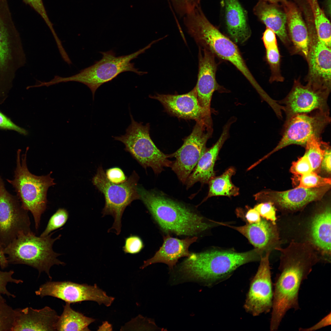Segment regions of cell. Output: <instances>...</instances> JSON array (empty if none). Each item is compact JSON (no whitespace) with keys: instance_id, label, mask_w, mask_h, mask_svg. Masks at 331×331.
<instances>
[{"instance_id":"6da1fadb","label":"cell","mask_w":331,"mask_h":331,"mask_svg":"<svg viewBox=\"0 0 331 331\" xmlns=\"http://www.w3.org/2000/svg\"><path fill=\"white\" fill-rule=\"evenodd\" d=\"M304 244L292 243L283 250L276 278L270 321L271 331L278 329L291 309H299V294L302 283L311 271L318 259Z\"/></svg>"},{"instance_id":"7a4b0ae2","label":"cell","mask_w":331,"mask_h":331,"mask_svg":"<svg viewBox=\"0 0 331 331\" xmlns=\"http://www.w3.org/2000/svg\"><path fill=\"white\" fill-rule=\"evenodd\" d=\"M137 191L139 199L166 233L194 236L211 227L202 216L162 192L147 190L140 185H138Z\"/></svg>"},{"instance_id":"3957f363","label":"cell","mask_w":331,"mask_h":331,"mask_svg":"<svg viewBox=\"0 0 331 331\" xmlns=\"http://www.w3.org/2000/svg\"><path fill=\"white\" fill-rule=\"evenodd\" d=\"M263 252L255 248L242 253L216 250L191 253L180 264L178 271L184 279L215 283L228 277L239 266L260 260Z\"/></svg>"},{"instance_id":"277c9868","label":"cell","mask_w":331,"mask_h":331,"mask_svg":"<svg viewBox=\"0 0 331 331\" xmlns=\"http://www.w3.org/2000/svg\"><path fill=\"white\" fill-rule=\"evenodd\" d=\"M184 23L188 34L199 47L233 64L254 88L260 87L248 68L237 46L207 19L200 5L187 14Z\"/></svg>"},{"instance_id":"5b68a950","label":"cell","mask_w":331,"mask_h":331,"mask_svg":"<svg viewBox=\"0 0 331 331\" xmlns=\"http://www.w3.org/2000/svg\"><path fill=\"white\" fill-rule=\"evenodd\" d=\"M156 43L151 42L144 48L128 55L117 56L112 50L100 52L102 58L92 65L80 70L78 73L67 77L55 76L50 81L52 85L61 82H75L86 85L92 92L93 99L97 89L105 83L111 81L120 73L126 71L133 72L139 75L147 73L135 67L131 61L144 53Z\"/></svg>"},{"instance_id":"8992f818","label":"cell","mask_w":331,"mask_h":331,"mask_svg":"<svg viewBox=\"0 0 331 331\" xmlns=\"http://www.w3.org/2000/svg\"><path fill=\"white\" fill-rule=\"evenodd\" d=\"M54 233L44 237L36 236L32 231L20 234L3 248L8 263L31 266L38 270L40 273L44 272L51 279V268L54 265L65 264L57 258L60 254L52 249L54 242L61 236L60 234L52 238Z\"/></svg>"},{"instance_id":"52a82bcc","label":"cell","mask_w":331,"mask_h":331,"mask_svg":"<svg viewBox=\"0 0 331 331\" xmlns=\"http://www.w3.org/2000/svg\"><path fill=\"white\" fill-rule=\"evenodd\" d=\"M21 157V150L17 153V166L14 178L7 181L15 188L21 202L22 207L30 211L37 229L40 224L41 216L46 208L47 194L48 188L55 184L54 179L51 177L52 172L45 176H37L29 170L27 163V153Z\"/></svg>"},{"instance_id":"ba28073f","label":"cell","mask_w":331,"mask_h":331,"mask_svg":"<svg viewBox=\"0 0 331 331\" xmlns=\"http://www.w3.org/2000/svg\"><path fill=\"white\" fill-rule=\"evenodd\" d=\"M26 62L20 35L12 16L0 10V103L7 97L16 73Z\"/></svg>"},{"instance_id":"9c48e42d","label":"cell","mask_w":331,"mask_h":331,"mask_svg":"<svg viewBox=\"0 0 331 331\" xmlns=\"http://www.w3.org/2000/svg\"><path fill=\"white\" fill-rule=\"evenodd\" d=\"M130 116L131 123L126 134L114 137L115 140L124 143L126 151L145 169L151 167L155 174L160 173L165 167H171L173 162L169 159V155L161 151L151 139L149 124L144 125L135 121L131 113Z\"/></svg>"},{"instance_id":"30bf717a","label":"cell","mask_w":331,"mask_h":331,"mask_svg":"<svg viewBox=\"0 0 331 331\" xmlns=\"http://www.w3.org/2000/svg\"><path fill=\"white\" fill-rule=\"evenodd\" d=\"M139 176L133 171L124 182L115 184L107 178L101 166L99 167L92 179V183L97 189L103 194L105 203L102 213L103 216L110 215L114 222L110 229L115 230L119 234L121 231V219L126 207L134 200L139 199L137 191Z\"/></svg>"},{"instance_id":"8fae6325","label":"cell","mask_w":331,"mask_h":331,"mask_svg":"<svg viewBox=\"0 0 331 331\" xmlns=\"http://www.w3.org/2000/svg\"><path fill=\"white\" fill-rule=\"evenodd\" d=\"M191 133L184 140L181 147L169 154L174 157L171 168L184 184L206 151V143L213 132L211 116L197 120Z\"/></svg>"},{"instance_id":"7c38bea8","label":"cell","mask_w":331,"mask_h":331,"mask_svg":"<svg viewBox=\"0 0 331 331\" xmlns=\"http://www.w3.org/2000/svg\"><path fill=\"white\" fill-rule=\"evenodd\" d=\"M330 121L329 112L319 110L293 116L285 121L280 141L266 157L291 145L305 147L307 142L312 138H321Z\"/></svg>"},{"instance_id":"4fadbf2b","label":"cell","mask_w":331,"mask_h":331,"mask_svg":"<svg viewBox=\"0 0 331 331\" xmlns=\"http://www.w3.org/2000/svg\"><path fill=\"white\" fill-rule=\"evenodd\" d=\"M27 212L6 191L0 177V245L2 248L20 234L31 231Z\"/></svg>"},{"instance_id":"5bb4252c","label":"cell","mask_w":331,"mask_h":331,"mask_svg":"<svg viewBox=\"0 0 331 331\" xmlns=\"http://www.w3.org/2000/svg\"><path fill=\"white\" fill-rule=\"evenodd\" d=\"M35 293L42 298L51 296L70 304L91 301L107 307L110 306L115 299L96 284L91 285L69 281L47 282L41 285Z\"/></svg>"},{"instance_id":"9a60e30c","label":"cell","mask_w":331,"mask_h":331,"mask_svg":"<svg viewBox=\"0 0 331 331\" xmlns=\"http://www.w3.org/2000/svg\"><path fill=\"white\" fill-rule=\"evenodd\" d=\"M269 251L262 256L257 271L250 284L244 307L253 316L267 313L272 309L273 289L269 257Z\"/></svg>"},{"instance_id":"2e32d148","label":"cell","mask_w":331,"mask_h":331,"mask_svg":"<svg viewBox=\"0 0 331 331\" xmlns=\"http://www.w3.org/2000/svg\"><path fill=\"white\" fill-rule=\"evenodd\" d=\"M329 93L316 89L307 84L303 86L296 81L286 97L278 101L284 105L287 121L298 114L309 113L316 110L329 112L327 101Z\"/></svg>"},{"instance_id":"e0dca14e","label":"cell","mask_w":331,"mask_h":331,"mask_svg":"<svg viewBox=\"0 0 331 331\" xmlns=\"http://www.w3.org/2000/svg\"><path fill=\"white\" fill-rule=\"evenodd\" d=\"M310 38L308 60L309 85L314 88L330 92L331 48L320 41L314 30L309 31Z\"/></svg>"},{"instance_id":"ac0fdd59","label":"cell","mask_w":331,"mask_h":331,"mask_svg":"<svg viewBox=\"0 0 331 331\" xmlns=\"http://www.w3.org/2000/svg\"><path fill=\"white\" fill-rule=\"evenodd\" d=\"M330 185L317 188L296 187L283 191H265L255 195L258 200L270 201L283 209L295 211L314 201L321 200L330 189Z\"/></svg>"},{"instance_id":"d6986e66","label":"cell","mask_w":331,"mask_h":331,"mask_svg":"<svg viewBox=\"0 0 331 331\" xmlns=\"http://www.w3.org/2000/svg\"><path fill=\"white\" fill-rule=\"evenodd\" d=\"M199 48L198 73L195 86L200 106L207 115L211 116V103L214 92L223 91L216 79L217 64L215 56L204 48Z\"/></svg>"},{"instance_id":"ffe728a7","label":"cell","mask_w":331,"mask_h":331,"mask_svg":"<svg viewBox=\"0 0 331 331\" xmlns=\"http://www.w3.org/2000/svg\"><path fill=\"white\" fill-rule=\"evenodd\" d=\"M158 101L166 111L179 118L194 120L196 121L208 116L200 106L197 98L196 89L183 94L171 95L157 93L150 96Z\"/></svg>"},{"instance_id":"44dd1931","label":"cell","mask_w":331,"mask_h":331,"mask_svg":"<svg viewBox=\"0 0 331 331\" xmlns=\"http://www.w3.org/2000/svg\"><path fill=\"white\" fill-rule=\"evenodd\" d=\"M221 19L234 40L242 44L250 37L247 13L239 0H220Z\"/></svg>"},{"instance_id":"7402d4cb","label":"cell","mask_w":331,"mask_h":331,"mask_svg":"<svg viewBox=\"0 0 331 331\" xmlns=\"http://www.w3.org/2000/svg\"><path fill=\"white\" fill-rule=\"evenodd\" d=\"M236 120V118L233 117L230 118L223 127L222 133L217 141L212 146L207 149L202 155L185 183L187 189L198 182L202 185L208 184L215 177L214 168L218 154L229 137L231 124Z\"/></svg>"},{"instance_id":"603a6c76","label":"cell","mask_w":331,"mask_h":331,"mask_svg":"<svg viewBox=\"0 0 331 331\" xmlns=\"http://www.w3.org/2000/svg\"><path fill=\"white\" fill-rule=\"evenodd\" d=\"M59 317L55 310L48 306L17 309L12 331H56Z\"/></svg>"},{"instance_id":"cb8c5ba5","label":"cell","mask_w":331,"mask_h":331,"mask_svg":"<svg viewBox=\"0 0 331 331\" xmlns=\"http://www.w3.org/2000/svg\"><path fill=\"white\" fill-rule=\"evenodd\" d=\"M197 238L196 236L182 239L172 237L169 234L164 236L162 246L153 257L144 261L140 268L143 269L153 264L163 263L167 264L170 269H173L179 259L190 256L189 246Z\"/></svg>"},{"instance_id":"d4e9b609","label":"cell","mask_w":331,"mask_h":331,"mask_svg":"<svg viewBox=\"0 0 331 331\" xmlns=\"http://www.w3.org/2000/svg\"><path fill=\"white\" fill-rule=\"evenodd\" d=\"M286 15L287 29L296 50L307 59L310 37L302 13L295 3L287 1L281 5Z\"/></svg>"},{"instance_id":"484cf974","label":"cell","mask_w":331,"mask_h":331,"mask_svg":"<svg viewBox=\"0 0 331 331\" xmlns=\"http://www.w3.org/2000/svg\"><path fill=\"white\" fill-rule=\"evenodd\" d=\"M253 11L258 19L273 30L283 43H288L286 15L281 5L259 0Z\"/></svg>"},{"instance_id":"4316f807","label":"cell","mask_w":331,"mask_h":331,"mask_svg":"<svg viewBox=\"0 0 331 331\" xmlns=\"http://www.w3.org/2000/svg\"><path fill=\"white\" fill-rule=\"evenodd\" d=\"M275 225L265 219L258 223L239 226H228L245 236L255 247L263 252L271 248L277 240Z\"/></svg>"},{"instance_id":"83f0119b","label":"cell","mask_w":331,"mask_h":331,"mask_svg":"<svg viewBox=\"0 0 331 331\" xmlns=\"http://www.w3.org/2000/svg\"><path fill=\"white\" fill-rule=\"evenodd\" d=\"M331 207L326 206L316 214L311 222L310 234L313 244L323 253L330 254Z\"/></svg>"},{"instance_id":"f1b7e54d","label":"cell","mask_w":331,"mask_h":331,"mask_svg":"<svg viewBox=\"0 0 331 331\" xmlns=\"http://www.w3.org/2000/svg\"><path fill=\"white\" fill-rule=\"evenodd\" d=\"M95 320L75 311L71 307L70 303L66 302L57 322L56 331L89 330L88 326Z\"/></svg>"},{"instance_id":"f546056e","label":"cell","mask_w":331,"mask_h":331,"mask_svg":"<svg viewBox=\"0 0 331 331\" xmlns=\"http://www.w3.org/2000/svg\"><path fill=\"white\" fill-rule=\"evenodd\" d=\"M235 168L231 167L221 175L214 177L209 181V189L207 197L225 196H236L239 193V189L232 182V177L235 173Z\"/></svg>"},{"instance_id":"4dcf8cb0","label":"cell","mask_w":331,"mask_h":331,"mask_svg":"<svg viewBox=\"0 0 331 331\" xmlns=\"http://www.w3.org/2000/svg\"><path fill=\"white\" fill-rule=\"evenodd\" d=\"M309 6L314 26L318 39L331 47L330 22L322 10L318 0H306Z\"/></svg>"},{"instance_id":"1f68e13d","label":"cell","mask_w":331,"mask_h":331,"mask_svg":"<svg viewBox=\"0 0 331 331\" xmlns=\"http://www.w3.org/2000/svg\"><path fill=\"white\" fill-rule=\"evenodd\" d=\"M328 143L323 142L321 138L313 137L308 141L305 147V154L312 166L313 171L317 173L321 169L322 160Z\"/></svg>"},{"instance_id":"d6a6232c","label":"cell","mask_w":331,"mask_h":331,"mask_svg":"<svg viewBox=\"0 0 331 331\" xmlns=\"http://www.w3.org/2000/svg\"><path fill=\"white\" fill-rule=\"evenodd\" d=\"M293 181L297 187L306 188H319L331 185V179L320 176L312 171L301 176H294Z\"/></svg>"},{"instance_id":"836d02e7","label":"cell","mask_w":331,"mask_h":331,"mask_svg":"<svg viewBox=\"0 0 331 331\" xmlns=\"http://www.w3.org/2000/svg\"><path fill=\"white\" fill-rule=\"evenodd\" d=\"M266 57L271 70L270 81H282L280 71V55L277 45L266 49Z\"/></svg>"},{"instance_id":"e575fe53","label":"cell","mask_w":331,"mask_h":331,"mask_svg":"<svg viewBox=\"0 0 331 331\" xmlns=\"http://www.w3.org/2000/svg\"><path fill=\"white\" fill-rule=\"evenodd\" d=\"M17 310H13L0 299V331H12Z\"/></svg>"},{"instance_id":"d590c367","label":"cell","mask_w":331,"mask_h":331,"mask_svg":"<svg viewBox=\"0 0 331 331\" xmlns=\"http://www.w3.org/2000/svg\"><path fill=\"white\" fill-rule=\"evenodd\" d=\"M69 217L68 213L64 208H60L50 217L47 226L40 236H46L52 231L63 226Z\"/></svg>"},{"instance_id":"8d00e7d4","label":"cell","mask_w":331,"mask_h":331,"mask_svg":"<svg viewBox=\"0 0 331 331\" xmlns=\"http://www.w3.org/2000/svg\"><path fill=\"white\" fill-rule=\"evenodd\" d=\"M144 247L141 238L135 235H131L125 238L123 250L126 253L135 254L139 253Z\"/></svg>"},{"instance_id":"74e56055","label":"cell","mask_w":331,"mask_h":331,"mask_svg":"<svg viewBox=\"0 0 331 331\" xmlns=\"http://www.w3.org/2000/svg\"><path fill=\"white\" fill-rule=\"evenodd\" d=\"M175 10L183 17L200 5L201 0H170Z\"/></svg>"},{"instance_id":"f35d334b","label":"cell","mask_w":331,"mask_h":331,"mask_svg":"<svg viewBox=\"0 0 331 331\" xmlns=\"http://www.w3.org/2000/svg\"><path fill=\"white\" fill-rule=\"evenodd\" d=\"M22 0L25 4L29 5L40 15L50 29L54 38H57L58 36L53 28V24L48 18L42 0Z\"/></svg>"},{"instance_id":"ab89813d","label":"cell","mask_w":331,"mask_h":331,"mask_svg":"<svg viewBox=\"0 0 331 331\" xmlns=\"http://www.w3.org/2000/svg\"><path fill=\"white\" fill-rule=\"evenodd\" d=\"M290 171L294 176H301L313 171L311 164L307 155L305 154L297 161L293 162Z\"/></svg>"},{"instance_id":"60d3db41","label":"cell","mask_w":331,"mask_h":331,"mask_svg":"<svg viewBox=\"0 0 331 331\" xmlns=\"http://www.w3.org/2000/svg\"><path fill=\"white\" fill-rule=\"evenodd\" d=\"M254 208L259 212L261 216L275 224L276 218V209L273 203L270 201L261 203L256 205Z\"/></svg>"},{"instance_id":"b9f144b4","label":"cell","mask_w":331,"mask_h":331,"mask_svg":"<svg viewBox=\"0 0 331 331\" xmlns=\"http://www.w3.org/2000/svg\"><path fill=\"white\" fill-rule=\"evenodd\" d=\"M14 272L12 270L8 272H3L0 270V299H3L2 295H6L8 296H14L8 291L6 286L8 283H13L17 284L22 283L21 280L13 278L12 275Z\"/></svg>"},{"instance_id":"7bdbcfd3","label":"cell","mask_w":331,"mask_h":331,"mask_svg":"<svg viewBox=\"0 0 331 331\" xmlns=\"http://www.w3.org/2000/svg\"><path fill=\"white\" fill-rule=\"evenodd\" d=\"M107 179L111 182L120 184L125 182L127 178L122 170L117 167L107 169L105 172Z\"/></svg>"},{"instance_id":"ee69618b","label":"cell","mask_w":331,"mask_h":331,"mask_svg":"<svg viewBox=\"0 0 331 331\" xmlns=\"http://www.w3.org/2000/svg\"><path fill=\"white\" fill-rule=\"evenodd\" d=\"M0 129L13 130L24 135H26L28 133L26 130L15 124L9 117L0 111Z\"/></svg>"},{"instance_id":"f6af8a7d","label":"cell","mask_w":331,"mask_h":331,"mask_svg":"<svg viewBox=\"0 0 331 331\" xmlns=\"http://www.w3.org/2000/svg\"><path fill=\"white\" fill-rule=\"evenodd\" d=\"M262 40L266 49L277 45L276 33L268 28L266 27L263 33Z\"/></svg>"},{"instance_id":"bcb514c9","label":"cell","mask_w":331,"mask_h":331,"mask_svg":"<svg viewBox=\"0 0 331 331\" xmlns=\"http://www.w3.org/2000/svg\"><path fill=\"white\" fill-rule=\"evenodd\" d=\"M321 169L328 173H331V148L329 144L325 148L321 162Z\"/></svg>"},{"instance_id":"7dc6e473","label":"cell","mask_w":331,"mask_h":331,"mask_svg":"<svg viewBox=\"0 0 331 331\" xmlns=\"http://www.w3.org/2000/svg\"><path fill=\"white\" fill-rule=\"evenodd\" d=\"M331 324V313L328 314L320 321L314 325L307 328H301L300 330L314 331L316 330Z\"/></svg>"},{"instance_id":"c3c4849f","label":"cell","mask_w":331,"mask_h":331,"mask_svg":"<svg viewBox=\"0 0 331 331\" xmlns=\"http://www.w3.org/2000/svg\"><path fill=\"white\" fill-rule=\"evenodd\" d=\"M259 212L254 208L249 210L245 215V218L248 223H253L259 222L261 220Z\"/></svg>"},{"instance_id":"681fc988","label":"cell","mask_w":331,"mask_h":331,"mask_svg":"<svg viewBox=\"0 0 331 331\" xmlns=\"http://www.w3.org/2000/svg\"><path fill=\"white\" fill-rule=\"evenodd\" d=\"M98 330L111 331L112 330V327L110 324L105 321L103 322L102 325L99 327Z\"/></svg>"},{"instance_id":"f907efd6","label":"cell","mask_w":331,"mask_h":331,"mask_svg":"<svg viewBox=\"0 0 331 331\" xmlns=\"http://www.w3.org/2000/svg\"><path fill=\"white\" fill-rule=\"evenodd\" d=\"M264 1L269 3L278 4L281 5L282 4L285 3L287 0H261Z\"/></svg>"}]
</instances>
